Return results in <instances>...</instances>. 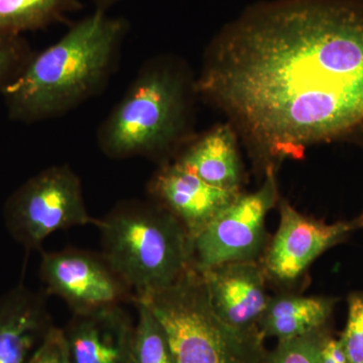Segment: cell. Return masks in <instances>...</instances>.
Wrapping results in <instances>:
<instances>
[{"mask_svg":"<svg viewBox=\"0 0 363 363\" xmlns=\"http://www.w3.org/2000/svg\"><path fill=\"white\" fill-rule=\"evenodd\" d=\"M347 304V321L339 341L348 363H363V292L350 294Z\"/></svg>","mask_w":363,"mask_h":363,"instance_id":"obj_20","label":"cell"},{"mask_svg":"<svg viewBox=\"0 0 363 363\" xmlns=\"http://www.w3.org/2000/svg\"><path fill=\"white\" fill-rule=\"evenodd\" d=\"M195 90L264 173L314 145H363V0L252 7L210 45Z\"/></svg>","mask_w":363,"mask_h":363,"instance_id":"obj_1","label":"cell"},{"mask_svg":"<svg viewBox=\"0 0 363 363\" xmlns=\"http://www.w3.org/2000/svg\"><path fill=\"white\" fill-rule=\"evenodd\" d=\"M166 332L175 363H264L259 330L242 331L215 312L201 272L193 269L145 298Z\"/></svg>","mask_w":363,"mask_h":363,"instance_id":"obj_5","label":"cell"},{"mask_svg":"<svg viewBox=\"0 0 363 363\" xmlns=\"http://www.w3.org/2000/svg\"><path fill=\"white\" fill-rule=\"evenodd\" d=\"M358 219H359L360 223H362V229H363V209L362 213L358 215Z\"/></svg>","mask_w":363,"mask_h":363,"instance_id":"obj_24","label":"cell"},{"mask_svg":"<svg viewBox=\"0 0 363 363\" xmlns=\"http://www.w3.org/2000/svg\"><path fill=\"white\" fill-rule=\"evenodd\" d=\"M337 301L336 298L291 294L271 297L259 322L260 333L264 338L284 341L321 330Z\"/></svg>","mask_w":363,"mask_h":363,"instance_id":"obj_15","label":"cell"},{"mask_svg":"<svg viewBox=\"0 0 363 363\" xmlns=\"http://www.w3.org/2000/svg\"><path fill=\"white\" fill-rule=\"evenodd\" d=\"M191 92L195 82L169 59L147 61L96 133L109 159H164L188 133Z\"/></svg>","mask_w":363,"mask_h":363,"instance_id":"obj_3","label":"cell"},{"mask_svg":"<svg viewBox=\"0 0 363 363\" xmlns=\"http://www.w3.org/2000/svg\"><path fill=\"white\" fill-rule=\"evenodd\" d=\"M47 296L20 284L0 297V363H28L52 326Z\"/></svg>","mask_w":363,"mask_h":363,"instance_id":"obj_13","label":"cell"},{"mask_svg":"<svg viewBox=\"0 0 363 363\" xmlns=\"http://www.w3.org/2000/svg\"><path fill=\"white\" fill-rule=\"evenodd\" d=\"M323 330L279 341L278 346L267 353L264 363H319L320 336Z\"/></svg>","mask_w":363,"mask_h":363,"instance_id":"obj_19","label":"cell"},{"mask_svg":"<svg viewBox=\"0 0 363 363\" xmlns=\"http://www.w3.org/2000/svg\"><path fill=\"white\" fill-rule=\"evenodd\" d=\"M138 313L133 329V363H175L166 332L149 305L140 298L135 303Z\"/></svg>","mask_w":363,"mask_h":363,"instance_id":"obj_17","label":"cell"},{"mask_svg":"<svg viewBox=\"0 0 363 363\" xmlns=\"http://www.w3.org/2000/svg\"><path fill=\"white\" fill-rule=\"evenodd\" d=\"M147 192L152 201L180 222L191 240L241 194L210 185L178 161L162 164Z\"/></svg>","mask_w":363,"mask_h":363,"instance_id":"obj_10","label":"cell"},{"mask_svg":"<svg viewBox=\"0 0 363 363\" xmlns=\"http://www.w3.org/2000/svg\"><path fill=\"white\" fill-rule=\"evenodd\" d=\"M96 227L102 255L135 298L164 290L194 269L190 235L152 200L119 202Z\"/></svg>","mask_w":363,"mask_h":363,"instance_id":"obj_4","label":"cell"},{"mask_svg":"<svg viewBox=\"0 0 363 363\" xmlns=\"http://www.w3.org/2000/svg\"><path fill=\"white\" fill-rule=\"evenodd\" d=\"M279 204L278 230L260 259L267 279L278 285L297 283L320 255L362 229L358 217L326 223L301 213L285 200Z\"/></svg>","mask_w":363,"mask_h":363,"instance_id":"obj_9","label":"cell"},{"mask_svg":"<svg viewBox=\"0 0 363 363\" xmlns=\"http://www.w3.org/2000/svg\"><path fill=\"white\" fill-rule=\"evenodd\" d=\"M135 326L121 305L73 314L64 329L73 363H133Z\"/></svg>","mask_w":363,"mask_h":363,"instance_id":"obj_12","label":"cell"},{"mask_svg":"<svg viewBox=\"0 0 363 363\" xmlns=\"http://www.w3.org/2000/svg\"><path fill=\"white\" fill-rule=\"evenodd\" d=\"M319 363H348L339 339L322 331L319 342Z\"/></svg>","mask_w":363,"mask_h":363,"instance_id":"obj_22","label":"cell"},{"mask_svg":"<svg viewBox=\"0 0 363 363\" xmlns=\"http://www.w3.org/2000/svg\"><path fill=\"white\" fill-rule=\"evenodd\" d=\"M91 1L94 4L98 11H107V9H111L121 0H91Z\"/></svg>","mask_w":363,"mask_h":363,"instance_id":"obj_23","label":"cell"},{"mask_svg":"<svg viewBox=\"0 0 363 363\" xmlns=\"http://www.w3.org/2000/svg\"><path fill=\"white\" fill-rule=\"evenodd\" d=\"M128 26L121 16L95 9L54 45L33 52L2 92L9 118L26 124L48 121L102 92L116 70Z\"/></svg>","mask_w":363,"mask_h":363,"instance_id":"obj_2","label":"cell"},{"mask_svg":"<svg viewBox=\"0 0 363 363\" xmlns=\"http://www.w3.org/2000/svg\"><path fill=\"white\" fill-rule=\"evenodd\" d=\"M33 52L23 35H0V94L21 75Z\"/></svg>","mask_w":363,"mask_h":363,"instance_id":"obj_18","label":"cell"},{"mask_svg":"<svg viewBox=\"0 0 363 363\" xmlns=\"http://www.w3.org/2000/svg\"><path fill=\"white\" fill-rule=\"evenodd\" d=\"M201 274L212 307L224 322L242 331L259 330L271 300L260 259L228 262Z\"/></svg>","mask_w":363,"mask_h":363,"instance_id":"obj_11","label":"cell"},{"mask_svg":"<svg viewBox=\"0 0 363 363\" xmlns=\"http://www.w3.org/2000/svg\"><path fill=\"white\" fill-rule=\"evenodd\" d=\"M264 174L259 190L241 193L193 238V267L198 272L262 259L267 247V216L281 200L276 169Z\"/></svg>","mask_w":363,"mask_h":363,"instance_id":"obj_7","label":"cell"},{"mask_svg":"<svg viewBox=\"0 0 363 363\" xmlns=\"http://www.w3.org/2000/svg\"><path fill=\"white\" fill-rule=\"evenodd\" d=\"M28 363H73L64 329H49Z\"/></svg>","mask_w":363,"mask_h":363,"instance_id":"obj_21","label":"cell"},{"mask_svg":"<svg viewBox=\"0 0 363 363\" xmlns=\"http://www.w3.org/2000/svg\"><path fill=\"white\" fill-rule=\"evenodd\" d=\"M7 230L26 250H39L52 233L93 224L82 183L68 164L43 169L9 196L4 205Z\"/></svg>","mask_w":363,"mask_h":363,"instance_id":"obj_6","label":"cell"},{"mask_svg":"<svg viewBox=\"0 0 363 363\" xmlns=\"http://www.w3.org/2000/svg\"><path fill=\"white\" fill-rule=\"evenodd\" d=\"M81 0H0V35H23L63 21Z\"/></svg>","mask_w":363,"mask_h":363,"instance_id":"obj_16","label":"cell"},{"mask_svg":"<svg viewBox=\"0 0 363 363\" xmlns=\"http://www.w3.org/2000/svg\"><path fill=\"white\" fill-rule=\"evenodd\" d=\"M176 161L215 187L240 191L242 168L234 128L221 124L190 143Z\"/></svg>","mask_w":363,"mask_h":363,"instance_id":"obj_14","label":"cell"},{"mask_svg":"<svg viewBox=\"0 0 363 363\" xmlns=\"http://www.w3.org/2000/svg\"><path fill=\"white\" fill-rule=\"evenodd\" d=\"M40 277L47 295L65 301L73 314L135 303L136 298L102 253L75 248L43 252Z\"/></svg>","mask_w":363,"mask_h":363,"instance_id":"obj_8","label":"cell"}]
</instances>
